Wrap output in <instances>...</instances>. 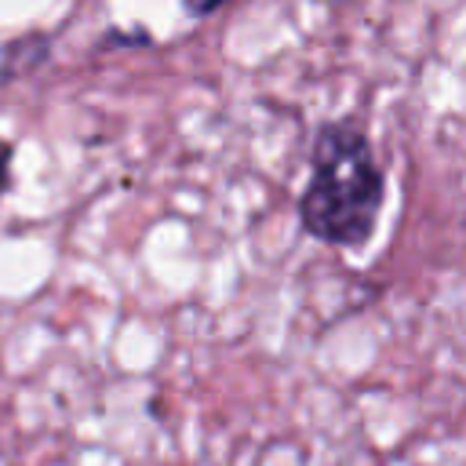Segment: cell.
Listing matches in <instances>:
<instances>
[{"label":"cell","mask_w":466,"mask_h":466,"mask_svg":"<svg viewBox=\"0 0 466 466\" xmlns=\"http://www.w3.org/2000/svg\"><path fill=\"white\" fill-rule=\"evenodd\" d=\"M386 175L364 127L350 116L328 120L313 135L309 182L299 197L302 229L328 248H364L379 226Z\"/></svg>","instance_id":"6da1fadb"},{"label":"cell","mask_w":466,"mask_h":466,"mask_svg":"<svg viewBox=\"0 0 466 466\" xmlns=\"http://www.w3.org/2000/svg\"><path fill=\"white\" fill-rule=\"evenodd\" d=\"M11 160H15V146L0 138V197L11 189Z\"/></svg>","instance_id":"7a4b0ae2"},{"label":"cell","mask_w":466,"mask_h":466,"mask_svg":"<svg viewBox=\"0 0 466 466\" xmlns=\"http://www.w3.org/2000/svg\"><path fill=\"white\" fill-rule=\"evenodd\" d=\"M222 4H229V0H182V7H186V15H193V18H204V15H215Z\"/></svg>","instance_id":"3957f363"}]
</instances>
